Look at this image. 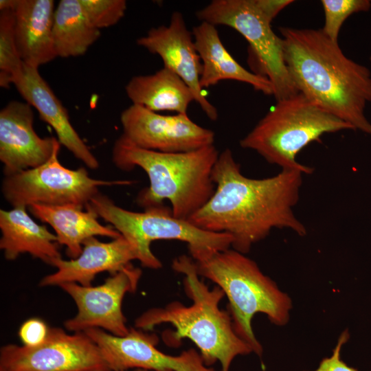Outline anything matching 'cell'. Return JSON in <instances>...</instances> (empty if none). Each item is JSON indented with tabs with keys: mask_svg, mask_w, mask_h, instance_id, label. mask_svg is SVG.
I'll use <instances>...</instances> for the list:
<instances>
[{
	"mask_svg": "<svg viewBox=\"0 0 371 371\" xmlns=\"http://www.w3.org/2000/svg\"><path fill=\"white\" fill-rule=\"evenodd\" d=\"M197 18L214 25L230 27L249 43L260 74L271 82L276 100L298 93L284 58L283 41L271 28V20L256 0H213L196 12Z\"/></svg>",
	"mask_w": 371,
	"mask_h": 371,
	"instance_id": "ba28073f",
	"label": "cell"
},
{
	"mask_svg": "<svg viewBox=\"0 0 371 371\" xmlns=\"http://www.w3.org/2000/svg\"><path fill=\"white\" fill-rule=\"evenodd\" d=\"M192 34L202 63L200 85L203 89L231 80L249 84L265 95H273L268 78L241 66L223 44L215 25L201 21L194 27Z\"/></svg>",
	"mask_w": 371,
	"mask_h": 371,
	"instance_id": "d6986e66",
	"label": "cell"
},
{
	"mask_svg": "<svg viewBox=\"0 0 371 371\" xmlns=\"http://www.w3.org/2000/svg\"><path fill=\"white\" fill-rule=\"evenodd\" d=\"M350 335L347 329L340 335L337 345L333 350L331 356L322 359L318 367L313 371H358L348 366L341 359V351L343 346L349 339Z\"/></svg>",
	"mask_w": 371,
	"mask_h": 371,
	"instance_id": "83f0119b",
	"label": "cell"
},
{
	"mask_svg": "<svg viewBox=\"0 0 371 371\" xmlns=\"http://www.w3.org/2000/svg\"><path fill=\"white\" fill-rule=\"evenodd\" d=\"M49 327L40 318L32 317L25 321L19 330V337L25 346L34 347L46 339Z\"/></svg>",
	"mask_w": 371,
	"mask_h": 371,
	"instance_id": "4316f807",
	"label": "cell"
},
{
	"mask_svg": "<svg viewBox=\"0 0 371 371\" xmlns=\"http://www.w3.org/2000/svg\"><path fill=\"white\" fill-rule=\"evenodd\" d=\"M26 102L11 101L0 111V160L5 176L45 164L60 144L35 132L34 113Z\"/></svg>",
	"mask_w": 371,
	"mask_h": 371,
	"instance_id": "9a60e30c",
	"label": "cell"
},
{
	"mask_svg": "<svg viewBox=\"0 0 371 371\" xmlns=\"http://www.w3.org/2000/svg\"><path fill=\"white\" fill-rule=\"evenodd\" d=\"M87 205L129 242L136 252L137 260L142 267L148 269H158L162 267L150 249L151 243L155 240L186 243L194 260L227 249L233 242V238L227 234L205 231L188 220L174 216L172 210L164 205L133 212L117 205L100 192Z\"/></svg>",
	"mask_w": 371,
	"mask_h": 371,
	"instance_id": "52a82bcc",
	"label": "cell"
},
{
	"mask_svg": "<svg viewBox=\"0 0 371 371\" xmlns=\"http://www.w3.org/2000/svg\"><path fill=\"white\" fill-rule=\"evenodd\" d=\"M284 58L297 91L322 109L371 135L370 69L347 57L322 29L280 28Z\"/></svg>",
	"mask_w": 371,
	"mask_h": 371,
	"instance_id": "7a4b0ae2",
	"label": "cell"
},
{
	"mask_svg": "<svg viewBox=\"0 0 371 371\" xmlns=\"http://www.w3.org/2000/svg\"><path fill=\"white\" fill-rule=\"evenodd\" d=\"M141 276L142 270L131 264L98 286H85L77 283L60 285L78 309L74 317L65 322V329L78 333L100 328L113 335H126L130 328L122 309L123 299L126 293L135 292Z\"/></svg>",
	"mask_w": 371,
	"mask_h": 371,
	"instance_id": "8fae6325",
	"label": "cell"
},
{
	"mask_svg": "<svg viewBox=\"0 0 371 371\" xmlns=\"http://www.w3.org/2000/svg\"><path fill=\"white\" fill-rule=\"evenodd\" d=\"M22 98L50 125L58 140L89 168L99 167V161L71 125L66 108L41 76L38 68L24 63L20 76L14 82Z\"/></svg>",
	"mask_w": 371,
	"mask_h": 371,
	"instance_id": "e0dca14e",
	"label": "cell"
},
{
	"mask_svg": "<svg viewBox=\"0 0 371 371\" xmlns=\"http://www.w3.org/2000/svg\"><path fill=\"white\" fill-rule=\"evenodd\" d=\"M52 36L57 57L83 55L100 36L86 16L79 0H61L55 9Z\"/></svg>",
	"mask_w": 371,
	"mask_h": 371,
	"instance_id": "603a6c76",
	"label": "cell"
},
{
	"mask_svg": "<svg viewBox=\"0 0 371 371\" xmlns=\"http://www.w3.org/2000/svg\"><path fill=\"white\" fill-rule=\"evenodd\" d=\"M60 145L41 166L4 177L1 192L13 207H28L32 204L85 207L99 193L100 187L129 183L91 178L82 167L76 170L65 167L58 159Z\"/></svg>",
	"mask_w": 371,
	"mask_h": 371,
	"instance_id": "9c48e42d",
	"label": "cell"
},
{
	"mask_svg": "<svg viewBox=\"0 0 371 371\" xmlns=\"http://www.w3.org/2000/svg\"><path fill=\"white\" fill-rule=\"evenodd\" d=\"M16 3V0H1L0 1V10L14 9Z\"/></svg>",
	"mask_w": 371,
	"mask_h": 371,
	"instance_id": "f1b7e54d",
	"label": "cell"
},
{
	"mask_svg": "<svg viewBox=\"0 0 371 371\" xmlns=\"http://www.w3.org/2000/svg\"><path fill=\"white\" fill-rule=\"evenodd\" d=\"M133 260H137L136 252L122 236L107 243L91 237L83 243L82 253L76 258L56 260L53 266L57 270L43 277L39 285L59 286L65 283H77L92 286L98 274L106 271L115 274L131 265Z\"/></svg>",
	"mask_w": 371,
	"mask_h": 371,
	"instance_id": "2e32d148",
	"label": "cell"
},
{
	"mask_svg": "<svg viewBox=\"0 0 371 371\" xmlns=\"http://www.w3.org/2000/svg\"><path fill=\"white\" fill-rule=\"evenodd\" d=\"M194 261L198 275L215 283L227 297L236 335L261 357L263 348L253 331V317L264 313L272 324L286 325L292 308L290 297L261 271L256 262L234 249Z\"/></svg>",
	"mask_w": 371,
	"mask_h": 371,
	"instance_id": "5b68a950",
	"label": "cell"
},
{
	"mask_svg": "<svg viewBox=\"0 0 371 371\" xmlns=\"http://www.w3.org/2000/svg\"><path fill=\"white\" fill-rule=\"evenodd\" d=\"M303 174L282 170L271 177L249 178L226 148L212 170L213 195L188 221L203 230L230 235L232 247L244 254L274 228L289 229L303 236L306 229L293 212Z\"/></svg>",
	"mask_w": 371,
	"mask_h": 371,
	"instance_id": "6da1fadb",
	"label": "cell"
},
{
	"mask_svg": "<svg viewBox=\"0 0 371 371\" xmlns=\"http://www.w3.org/2000/svg\"><path fill=\"white\" fill-rule=\"evenodd\" d=\"M370 61H371V55H370Z\"/></svg>",
	"mask_w": 371,
	"mask_h": 371,
	"instance_id": "4dcf8cb0",
	"label": "cell"
},
{
	"mask_svg": "<svg viewBox=\"0 0 371 371\" xmlns=\"http://www.w3.org/2000/svg\"><path fill=\"white\" fill-rule=\"evenodd\" d=\"M99 347L111 371L142 368L153 371H216L207 366L194 348L179 355L164 353L157 348L156 334L131 328L124 336L100 328L84 331Z\"/></svg>",
	"mask_w": 371,
	"mask_h": 371,
	"instance_id": "7c38bea8",
	"label": "cell"
},
{
	"mask_svg": "<svg viewBox=\"0 0 371 371\" xmlns=\"http://www.w3.org/2000/svg\"><path fill=\"white\" fill-rule=\"evenodd\" d=\"M76 204L47 205L32 204L30 212L37 219L50 225L55 232L58 243L66 247V254L71 259L78 257L83 243L89 238L101 236L112 239L122 235L111 225H102L95 212L87 205Z\"/></svg>",
	"mask_w": 371,
	"mask_h": 371,
	"instance_id": "ffe728a7",
	"label": "cell"
},
{
	"mask_svg": "<svg viewBox=\"0 0 371 371\" xmlns=\"http://www.w3.org/2000/svg\"><path fill=\"white\" fill-rule=\"evenodd\" d=\"M23 65L16 41L14 10H0V86L14 85Z\"/></svg>",
	"mask_w": 371,
	"mask_h": 371,
	"instance_id": "cb8c5ba5",
	"label": "cell"
},
{
	"mask_svg": "<svg viewBox=\"0 0 371 371\" xmlns=\"http://www.w3.org/2000/svg\"><path fill=\"white\" fill-rule=\"evenodd\" d=\"M91 24L100 30L116 24L125 14V0H79Z\"/></svg>",
	"mask_w": 371,
	"mask_h": 371,
	"instance_id": "484cf974",
	"label": "cell"
},
{
	"mask_svg": "<svg viewBox=\"0 0 371 371\" xmlns=\"http://www.w3.org/2000/svg\"><path fill=\"white\" fill-rule=\"evenodd\" d=\"M131 371H153V370H145V369H142V368H136V369H133Z\"/></svg>",
	"mask_w": 371,
	"mask_h": 371,
	"instance_id": "f546056e",
	"label": "cell"
},
{
	"mask_svg": "<svg viewBox=\"0 0 371 371\" xmlns=\"http://www.w3.org/2000/svg\"><path fill=\"white\" fill-rule=\"evenodd\" d=\"M26 209L19 206L0 210V248L8 260L29 254L53 266L56 260L62 258L56 236L45 225L34 221Z\"/></svg>",
	"mask_w": 371,
	"mask_h": 371,
	"instance_id": "44dd1931",
	"label": "cell"
},
{
	"mask_svg": "<svg viewBox=\"0 0 371 371\" xmlns=\"http://www.w3.org/2000/svg\"><path fill=\"white\" fill-rule=\"evenodd\" d=\"M0 371H111L98 345L84 332L49 327L38 346L7 344L0 350Z\"/></svg>",
	"mask_w": 371,
	"mask_h": 371,
	"instance_id": "30bf717a",
	"label": "cell"
},
{
	"mask_svg": "<svg viewBox=\"0 0 371 371\" xmlns=\"http://www.w3.org/2000/svg\"><path fill=\"white\" fill-rule=\"evenodd\" d=\"M52 0H16L14 31L23 62L38 68L57 57L53 42Z\"/></svg>",
	"mask_w": 371,
	"mask_h": 371,
	"instance_id": "ac0fdd59",
	"label": "cell"
},
{
	"mask_svg": "<svg viewBox=\"0 0 371 371\" xmlns=\"http://www.w3.org/2000/svg\"><path fill=\"white\" fill-rule=\"evenodd\" d=\"M324 24L323 32L331 40L338 42L344 21L352 14L367 12L371 8L370 0H322Z\"/></svg>",
	"mask_w": 371,
	"mask_h": 371,
	"instance_id": "d4e9b609",
	"label": "cell"
},
{
	"mask_svg": "<svg viewBox=\"0 0 371 371\" xmlns=\"http://www.w3.org/2000/svg\"><path fill=\"white\" fill-rule=\"evenodd\" d=\"M355 130L349 124L297 93L277 100L274 106L240 141L282 170L311 174L313 168L296 160L299 152L325 133Z\"/></svg>",
	"mask_w": 371,
	"mask_h": 371,
	"instance_id": "8992f818",
	"label": "cell"
},
{
	"mask_svg": "<svg viewBox=\"0 0 371 371\" xmlns=\"http://www.w3.org/2000/svg\"><path fill=\"white\" fill-rule=\"evenodd\" d=\"M125 90L133 104L155 112L169 111L187 113L189 104L194 101L188 85L164 67L153 74L133 77Z\"/></svg>",
	"mask_w": 371,
	"mask_h": 371,
	"instance_id": "7402d4cb",
	"label": "cell"
},
{
	"mask_svg": "<svg viewBox=\"0 0 371 371\" xmlns=\"http://www.w3.org/2000/svg\"><path fill=\"white\" fill-rule=\"evenodd\" d=\"M219 154L214 145L183 153L147 150L121 135L114 144L112 159L120 170L139 167L147 174L149 186L136 199L139 206H161L168 200L173 216L188 220L215 191L212 173Z\"/></svg>",
	"mask_w": 371,
	"mask_h": 371,
	"instance_id": "277c9868",
	"label": "cell"
},
{
	"mask_svg": "<svg viewBox=\"0 0 371 371\" xmlns=\"http://www.w3.org/2000/svg\"><path fill=\"white\" fill-rule=\"evenodd\" d=\"M172 267L184 275V291L192 304L175 301L164 307L150 308L136 318L135 328L149 331L157 325L170 324L175 330L164 333L168 346H179L183 339H188L198 348L207 366L218 361L222 371H229L236 357L253 351L235 333L229 313L219 307L224 292L217 286L210 289L199 278L190 256L175 258Z\"/></svg>",
	"mask_w": 371,
	"mask_h": 371,
	"instance_id": "3957f363",
	"label": "cell"
},
{
	"mask_svg": "<svg viewBox=\"0 0 371 371\" xmlns=\"http://www.w3.org/2000/svg\"><path fill=\"white\" fill-rule=\"evenodd\" d=\"M122 135L137 147L162 153H183L214 145L215 134L187 113L161 115L132 104L120 116Z\"/></svg>",
	"mask_w": 371,
	"mask_h": 371,
	"instance_id": "4fadbf2b",
	"label": "cell"
},
{
	"mask_svg": "<svg viewBox=\"0 0 371 371\" xmlns=\"http://www.w3.org/2000/svg\"><path fill=\"white\" fill-rule=\"evenodd\" d=\"M137 43L158 55L164 67L180 77L190 88L194 101L211 120H216L218 111L203 93L200 85L202 63L192 32L188 29L182 14L172 13L168 26L151 28Z\"/></svg>",
	"mask_w": 371,
	"mask_h": 371,
	"instance_id": "5bb4252c",
	"label": "cell"
}]
</instances>
